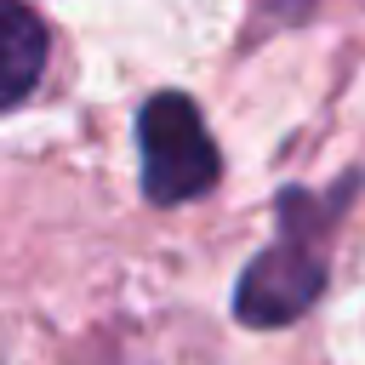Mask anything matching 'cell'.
Listing matches in <instances>:
<instances>
[{
    "label": "cell",
    "instance_id": "1",
    "mask_svg": "<svg viewBox=\"0 0 365 365\" xmlns=\"http://www.w3.org/2000/svg\"><path fill=\"white\" fill-rule=\"evenodd\" d=\"M137 148H143V188H148L154 205L200 200L217 182V171H222L217 143L205 137V120H200V108L182 91H160V97L143 103Z\"/></svg>",
    "mask_w": 365,
    "mask_h": 365
},
{
    "label": "cell",
    "instance_id": "2",
    "mask_svg": "<svg viewBox=\"0 0 365 365\" xmlns=\"http://www.w3.org/2000/svg\"><path fill=\"white\" fill-rule=\"evenodd\" d=\"M319 228H291L279 245H268L245 274H240V291H234V314L245 325H285L297 319L302 308L319 302L325 291V257L314 245Z\"/></svg>",
    "mask_w": 365,
    "mask_h": 365
},
{
    "label": "cell",
    "instance_id": "3",
    "mask_svg": "<svg viewBox=\"0 0 365 365\" xmlns=\"http://www.w3.org/2000/svg\"><path fill=\"white\" fill-rule=\"evenodd\" d=\"M46 74V29L23 0H0V108H17Z\"/></svg>",
    "mask_w": 365,
    "mask_h": 365
}]
</instances>
